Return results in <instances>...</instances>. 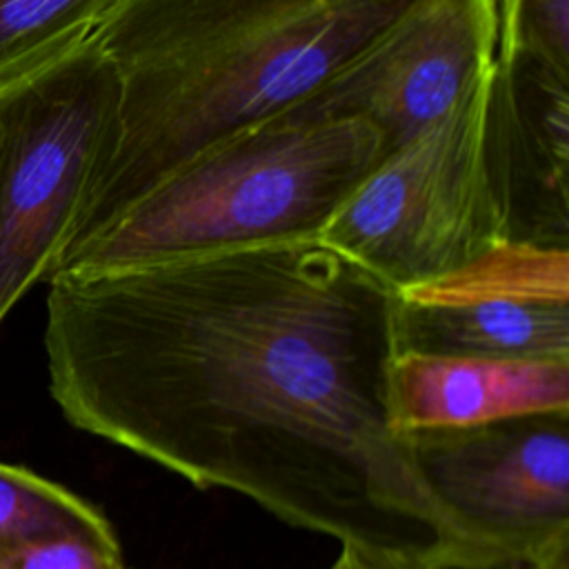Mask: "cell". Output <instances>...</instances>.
<instances>
[{"mask_svg": "<svg viewBox=\"0 0 569 569\" xmlns=\"http://www.w3.org/2000/svg\"><path fill=\"white\" fill-rule=\"evenodd\" d=\"M47 282L73 427L367 558L511 569L391 429V291L318 238Z\"/></svg>", "mask_w": 569, "mask_h": 569, "instance_id": "6da1fadb", "label": "cell"}, {"mask_svg": "<svg viewBox=\"0 0 569 569\" xmlns=\"http://www.w3.org/2000/svg\"><path fill=\"white\" fill-rule=\"evenodd\" d=\"M409 2L116 0L91 31L116 71V124L56 260L200 151L320 91Z\"/></svg>", "mask_w": 569, "mask_h": 569, "instance_id": "7a4b0ae2", "label": "cell"}, {"mask_svg": "<svg viewBox=\"0 0 569 569\" xmlns=\"http://www.w3.org/2000/svg\"><path fill=\"white\" fill-rule=\"evenodd\" d=\"M387 153L367 120L291 109L167 173L47 278L313 240Z\"/></svg>", "mask_w": 569, "mask_h": 569, "instance_id": "3957f363", "label": "cell"}, {"mask_svg": "<svg viewBox=\"0 0 569 569\" xmlns=\"http://www.w3.org/2000/svg\"><path fill=\"white\" fill-rule=\"evenodd\" d=\"M485 91L487 78L447 118L389 151L318 240L389 291L431 282L507 244L485 164Z\"/></svg>", "mask_w": 569, "mask_h": 569, "instance_id": "277c9868", "label": "cell"}, {"mask_svg": "<svg viewBox=\"0 0 569 569\" xmlns=\"http://www.w3.org/2000/svg\"><path fill=\"white\" fill-rule=\"evenodd\" d=\"M116 113V71L91 36L0 93V322L47 280Z\"/></svg>", "mask_w": 569, "mask_h": 569, "instance_id": "5b68a950", "label": "cell"}, {"mask_svg": "<svg viewBox=\"0 0 569 569\" xmlns=\"http://www.w3.org/2000/svg\"><path fill=\"white\" fill-rule=\"evenodd\" d=\"M405 436L431 493L511 569H569V411Z\"/></svg>", "mask_w": 569, "mask_h": 569, "instance_id": "8992f818", "label": "cell"}, {"mask_svg": "<svg viewBox=\"0 0 569 569\" xmlns=\"http://www.w3.org/2000/svg\"><path fill=\"white\" fill-rule=\"evenodd\" d=\"M496 49L498 0H411L360 58L293 109L367 120L393 151L465 102Z\"/></svg>", "mask_w": 569, "mask_h": 569, "instance_id": "52a82bcc", "label": "cell"}, {"mask_svg": "<svg viewBox=\"0 0 569 569\" xmlns=\"http://www.w3.org/2000/svg\"><path fill=\"white\" fill-rule=\"evenodd\" d=\"M391 296L398 353L569 360V249L507 242Z\"/></svg>", "mask_w": 569, "mask_h": 569, "instance_id": "ba28073f", "label": "cell"}, {"mask_svg": "<svg viewBox=\"0 0 569 569\" xmlns=\"http://www.w3.org/2000/svg\"><path fill=\"white\" fill-rule=\"evenodd\" d=\"M482 149L507 242L569 249V78L496 58Z\"/></svg>", "mask_w": 569, "mask_h": 569, "instance_id": "9c48e42d", "label": "cell"}, {"mask_svg": "<svg viewBox=\"0 0 569 569\" xmlns=\"http://www.w3.org/2000/svg\"><path fill=\"white\" fill-rule=\"evenodd\" d=\"M398 433L569 411V360H502L400 351L387 376Z\"/></svg>", "mask_w": 569, "mask_h": 569, "instance_id": "30bf717a", "label": "cell"}, {"mask_svg": "<svg viewBox=\"0 0 569 569\" xmlns=\"http://www.w3.org/2000/svg\"><path fill=\"white\" fill-rule=\"evenodd\" d=\"M116 0H0V93L84 42Z\"/></svg>", "mask_w": 569, "mask_h": 569, "instance_id": "8fae6325", "label": "cell"}, {"mask_svg": "<svg viewBox=\"0 0 569 569\" xmlns=\"http://www.w3.org/2000/svg\"><path fill=\"white\" fill-rule=\"evenodd\" d=\"M109 522L91 502L24 467L0 462V549L76 527Z\"/></svg>", "mask_w": 569, "mask_h": 569, "instance_id": "7c38bea8", "label": "cell"}, {"mask_svg": "<svg viewBox=\"0 0 569 569\" xmlns=\"http://www.w3.org/2000/svg\"><path fill=\"white\" fill-rule=\"evenodd\" d=\"M496 58L529 60L569 78V0H502Z\"/></svg>", "mask_w": 569, "mask_h": 569, "instance_id": "4fadbf2b", "label": "cell"}, {"mask_svg": "<svg viewBox=\"0 0 569 569\" xmlns=\"http://www.w3.org/2000/svg\"><path fill=\"white\" fill-rule=\"evenodd\" d=\"M0 569H129L109 522L40 533L0 549Z\"/></svg>", "mask_w": 569, "mask_h": 569, "instance_id": "5bb4252c", "label": "cell"}, {"mask_svg": "<svg viewBox=\"0 0 569 569\" xmlns=\"http://www.w3.org/2000/svg\"><path fill=\"white\" fill-rule=\"evenodd\" d=\"M329 569H456V567H440V565H422V562H398V560H378L367 558L353 549L340 547L338 558Z\"/></svg>", "mask_w": 569, "mask_h": 569, "instance_id": "9a60e30c", "label": "cell"}]
</instances>
